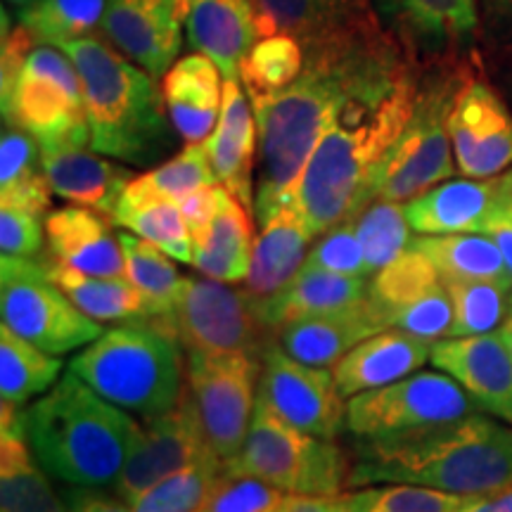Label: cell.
I'll return each instance as SVG.
<instances>
[{"label": "cell", "mask_w": 512, "mask_h": 512, "mask_svg": "<svg viewBox=\"0 0 512 512\" xmlns=\"http://www.w3.org/2000/svg\"><path fill=\"white\" fill-rule=\"evenodd\" d=\"M0 316L12 332L53 356L88 347L105 332L48 278L38 256L0 259Z\"/></svg>", "instance_id": "8fae6325"}, {"label": "cell", "mask_w": 512, "mask_h": 512, "mask_svg": "<svg viewBox=\"0 0 512 512\" xmlns=\"http://www.w3.org/2000/svg\"><path fill=\"white\" fill-rule=\"evenodd\" d=\"M188 43L216 62L226 81H240V64L256 43L254 0H190Z\"/></svg>", "instance_id": "4316f807"}, {"label": "cell", "mask_w": 512, "mask_h": 512, "mask_svg": "<svg viewBox=\"0 0 512 512\" xmlns=\"http://www.w3.org/2000/svg\"><path fill=\"white\" fill-rule=\"evenodd\" d=\"M368 294V278H349V275L304 266L283 290L268 299H259V313L268 328L280 330L294 320L320 316L361 302Z\"/></svg>", "instance_id": "f546056e"}, {"label": "cell", "mask_w": 512, "mask_h": 512, "mask_svg": "<svg viewBox=\"0 0 512 512\" xmlns=\"http://www.w3.org/2000/svg\"><path fill=\"white\" fill-rule=\"evenodd\" d=\"M34 3H38V0H5V5H10V8L15 10V15H19V12H24V10H29Z\"/></svg>", "instance_id": "91938a15"}, {"label": "cell", "mask_w": 512, "mask_h": 512, "mask_svg": "<svg viewBox=\"0 0 512 512\" xmlns=\"http://www.w3.org/2000/svg\"><path fill=\"white\" fill-rule=\"evenodd\" d=\"M48 278L67 294L88 318L98 323H128V320L150 318V304L145 294L138 290L126 275L121 278H105V275H91L76 271L50 259L38 256Z\"/></svg>", "instance_id": "4dcf8cb0"}, {"label": "cell", "mask_w": 512, "mask_h": 512, "mask_svg": "<svg viewBox=\"0 0 512 512\" xmlns=\"http://www.w3.org/2000/svg\"><path fill=\"white\" fill-rule=\"evenodd\" d=\"M332 512H354V510H351V508H349V505H347V503H344V498H342V494H339V496H335V498H332Z\"/></svg>", "instance_id": "94428289"}, {"label": "cell", "mask_w": 512, "mask_h": 512, "mask_svg": "<svg viewBox=\"0 0 512 512\" xmlns=\"http://www.w3.org/2000/svg\"><path fill=\"white\" fill-rule=\"evenodd\" d=\"M453 302L451 337L491 335L510 316L512 287L494 280H444Z\"/></svg>", "instance_id": "60d3db41"}, {"label": "cell", "mask_w": 512, "mask_h": 512, "mask_svg": "<svg viewBox=\"0 0 512 512\" xmlns=\"http://www.w3.org/2000/svg\"><path fill=\"white\" fill-rule=\"evenodd\" d=\"M349 489L418 484L458 496H489L512 486V425L494 415L356 439Z\"/></svg>", "instance_id": "7a4b0ae2"}, {"label": "cell", "mask_w": 512, "mask_h": 512, "mask_svg": "<svg viewBox=\"0 0 512 512\" xmlns=\"http://www.w3.org/2000/svg\"><path fill=\"white\" fill-rule=\"evenodd\" d=\"M261 358L252 354L190 351L185 361V394L204 439L223 465L238 456L259 399Z\"/></svg>", "instance_id": "7c38bea8"}, {"label": "cell", "mask_w": 512, "mask_h": 512, "mask_svg": "<svg viewBox=\"0 0 512 512\" xmlns=\"http://www.w3.org/2000/svg\"><path fill=\"white\" fill-rule=\"evenodd\" d=\"M432 356V344L399 328H389L356 344L332 368L335 382L344 399L387 387L403 377L418 373Z\"/></svg>", "instance_id": "cb8c5ba5"}, {"label": "cell", "mask_w": 512, "mask_h": 512, "mask_svg": "<svg viewBox=\"0 0 512 512\" xmlns=\"http://www.w3.org/2000/svg\"><path fill=\"white\" fill-rule=\"evenodd\" d=\"M110 0H38L19 12L17 24L34 36L38 46H57L95 36Z\"/></svg>", "instance_id": "f35d334b"}, {"label": "cell", "mask_w": 512, "mask_h": 512, "mask_svg": "<svg viewBox=\"0 0 512 512\" xmlns=\"http://www.w3.org/2000/svg\"><path fill=\"white\" fill-rule=\"evenodd\" d=\"M41 155L43 171L57 197L98 211L107 219H112L126 185L136 178L126 166L88 150V145L50 147L41 150Z\"/></svg>", "instance_id": "603a6c76"}, {"label": "cell", "mask_w": 512, "mask_h": 512, "mask_svg": "<svg viewBox=\"0 0 512 512\" xmlns=\"http://www.w3.org/2000/svg\"><path fill=\"white\" fill-rule=\"evenodd\" d=\"M285 491L247 475H230L223 470L200 512H273Z\"/></svg>", "instance_id": "7dc6e473"}, {"label": "cell", "mask_w": 512, "mask_h": 512, "mask_svg": "<svg viewBox=\"0 0 512 512\" xmlns=\"http://www.w3.org/2000/svg\"><path fill=\"white\" fill-rule=\"evenodd\" d=\"M256 38L292 36L299 43L347 27L375 12L373 0H254Z\"/></svg>", "instance_id": "1f68e13d"}, {"label": "cell", "mask_w": 512, "mask_h": 512, "mask_svg": "<svg viewBox=\"0 0 512 512\" xmlns=\"http://www.w3.org/2000/svg\"><path fill=\"white\" fill-rule=\"evenodd\" d=\"M216 181L254 211V166L259 155V128L252 100L240 81H223L221 117L204 140Z\"/></svg>", "instance_id": "7402d4cb"}, {"label": "cell", "mask_w": 512, "mask_h": 512, "mask_svg": "<svg viewBox=\"0 0 512 512\" xmlns=\"http://www.w3.org/2000/svg\"><path fill=\"white\" fill-rule=\"evenodd\" d=\"M444 283L427 254L420 249L408 247L399 259L377 271L370 280V297L375 299L382 309L389 311L392 323L396 313L406 309L408 304L418 302L427 292Z\"/></svg>", "instance_id": "7bdbcfd3"}, {"label": "cell", "mask_w": 512, "mask_h": 512, "mask_svg": "<svg viewBox=\"0 0 512 512\" xmlns=\"http://www.w3.org/2000/svg\"><path fill=\"white\" fill-rule=\"evenodd\" d=\"M484 235H489V238L496 242L498 249H501L505 264H508L512 273V202L496 216V221L486 228Z\"/></svg>", "instance_id": "db71d44e"}, {"label": "cell", "mask_w": 512, "mask_h": 512, "mask_svg": "<svg viewBox=\"0 0 512 512\" xmlns=\"http://www.w3.org/2000/svg\"><path fill=\"white\" fill-rule=\"evenodd\" d=\"M50 259L76 271L121 278L126 275L124 249L105 216L86 207H62L46 216Z\"/></svg>", "instance_id": "d4e9b609"}, {"label": "cell", "mask_w": 512, "mask_h": 512, "mask_svg": "<svg viewBox=\"0 0 512 512\" xmlns=\"http://www.w3.org/2000/svg\"><path fill=\"white\" fill-rule=\"evenodd\" d=\"M24 437L57 482L76 489L114 486L143 425L67 373L22 413Z\"/></svg>", "instance_id": "277c9868"}, {"label": "cell", "mask_w": 512, "mask_h": 512, "mask_svg": "<svg viewBox=\"0 0 512 512\" xmlns=\"http://www.w3.org/2000/svg\"><path fill=\"white\" fill-rule=\"evenodd\" d=\"M411 247L430 256L441 280H494L512 287V273L501 249L484 233L420 235Z\"/></svg>", "instance_id": "836d02e7"}, {"label": "cell", "mask_w": 512, "mask_h": 512, "mask_svg": "<svg viewBox=\"0 0 512 512\" xmlns=\"http://www.w3.org/2000/svg\"><path fill=\"white\" fill-rule=\"evenodd\" d=\"M304 69V48L297 38L278 34L256 38L240 64V83L249 100L285 91Z\"/></svg>", "instance_id": "ab89813d"}, {"label": "cell", "mask_w": 512, "mask_h": 512, "mask_svg": "<svg viewBox=\"0 0 512 512\" xmlns=\"http://www.w3.org/2000/svg\"><path fill=\"white\" fill-rule=\"evenodd\" d=\"M183 347L157 320H128L83 347L69 373L102 399L138 418H155L178 406L185 392Z\"/></svg>", "instance_id": "8992f818"}, {"label": "cell", "mask_w": 512, "mask_h": 512, "mask_svg": "<svg viewBox=\"0 0 512 512\" xmlns=\"http://www.w3.org/2000/svg\"><path fill=\"white\" fill-rule=\"evenodd\" d=\"M394 328L408 335L425 339V342H439V339L451 337L453 328V302L446 285L441 283L420 297L418 302L408 304L394 318Z\"/></svg>", "instance_id": "c3c4849f"}, {"label": "cell", "mask_w": 512, "mask_h": 512, "mask_svg": "<svg viewBox=\"0 0 512 512\" xmlns=\"http://www.w3.org/2000/svg\"><path fill=\"white\" fill-rule=\"evenodd\" d=\"M0 107L3 124L31 133L41 150L91 147L81 76L62 48L36 46L31 50L10 91L0 93Z\"/></svg>", "instance_id": "9c48e42d"}, {"label": "cell", "mask_w": 512, "mask_h": 512, "mask_svg": "<svg viewBox=\"0 0 512 512\" xmlns=\"http://www.w3.org/2000/svg\"><path fill=\"white\" fill-rule=\"evenodd\" d=\"M475 69L477 60L422 64L411 117L377 174L375 197L406 204L456 174L448 121L460 88Z\"/></svg>", "instance_id": "52a82bcc"}, {"label": "cell", "mask_w": 512, "mask_h": 512, "mask_svg": "<svg viewBox=\"0 0 512 512\" xmlns=\"http://www.w3.org/2000/svg\"><path fill=\"white\" fill-rule=\"evenodd\" d=\"M221 472L223 460L204 458L152 486L131 508L133 512H200Z\"/></svg>", "instance_id": "f6af8a7d"}, {"label": "cell", "mask_w": 512, "mask_h": 512, "mask_svg": "<svg viewBox=\"0 0 512 512\" xmlns=\"http://www.w3.org/2000/svg\"><path fill=\"white\" fill-rule=\"evenodd\" d=\"M394 328L392 316L373 297L320 313L304 320H294L278 330L280 349L297 361L325 368L337 366L363 339Z\"/></svg>", "instance_id": "44dd1931"}, {"label": "cell", "mask_w": 512, "mask_h": 512, "mask_svg": "<svg viewBox=\"0 0 512 512\" xmlns=\"http://www.w3.org/2000/svg\"><path fill=\"white\" fill-rule=\"evenodd\" d=\"M223 74L204 53H190L164 74L162 93L169 117L185 143H204L221 117Z\"/></svg>", "instance_id": "484cf974"}, {"label": "cell", "mask_w": 512, "mask_h": 512, "mask_svg": "<svg viewBox=\"0 0 512 512\" xmlns=\"http://www.w3.org/2000/svg\"><path fill=\"white\" fill-rule=\"evenodd\" d=\"M304 266L337 275H349V278H370L373 275L351 219L320 233L316 245L311 247L309 256H306Z\"/></svg>", "instance_id": "bcb514c9"}, {"label": "cell", "mask_w": 512, "mask_h": 512, "mask_svg": "<svg viewBox=\"0 0 512 512\" xmlns=\"http://www.w3.org/2000/svg\"><path fill=\"white\" fill-rule=\"evenodd\" d=\"M448 128L463 176L489 178L512 166V112L477 69L460 88Z\"/></svg>", "instance_id": "e0dca14e"}, {"label": "cell", "mask_w": 512, "mask_h": 512, "mask_svg": "<svg viewBox=\"0 0 512 512\" xmlns=\"http://www.w3.org/2000/svg\"><path fill=\"white\" fill-rule=\"evenodd\" d=\"M479 46L486 55L512 46V0H477Z\"/></svg>", "instance_id": "f907efd6"}, {"label": "cell", "mask_w": 512, "mask_h": 512, "mask_svg": "<svg viewBox=\"0 0 512 512\" xmlns=\"http://www.w3.org/2000/svg\"><path fill=\"white\" fill-rule=\"evenodd\" d=\"M463 512H512V486L498 494L477 496Z\"/></svg>", "instance_id": "9f6ffc18"}, {"label": "cell", "mask_w": 512, "mask_h": 512, "mask_svg": "<svg viewBox=\"0 0 512 512\" xmlns=\"http://www.w3.org/2000/svg\"><path fill=\"white\" fill-rule=\"evenodd\" d=\"M354 228L366 254L370 273L382 271L394 259L411 247V223L406 216V204L375 197L368 207L354 216Z\"/></svg>", "instance_id": "b9f144b4"}, {"label": "cell", "mask_w": 512, "mask_h": 512, "mask_svg": "<svg viewBox=\"0 0 512 512\" xmlns=\"http://www.w3.org/2000/svg\"><path fill=\"white\" fill-rule=\"evenodd\" d=\"M0 512H69L19 432H0Z\"/></svg>", "instance_id": "d6a6232c"}, {"label": "cell", "mask_w": 512, "mask_h": 512, "mask_svg": "<svg viewBox=\"0 0 512 512\" xmlns=\"http://www.w3.org/2000/svg\"><path fill=\"white\" fill-rule=\"evenodd\" d=\"M62 50L81 76L91 150L140 169L176 150L178 131L155 76L98 34Z\"/></svg>", "instance_id": "5b68a950"}, {"label": "cell", "mask_w": 512, "mask_h": 512, "mask_svg": "<svg viewBox=\"0 0 512 512\" xmlns=\"http://www.w3.org/2000/svg\"><path fill=\"white\" fill-rule=\"evenodd\" d=\"M498 335H501V339L505 342V347H508L510 356H512V311H510V316L505 318V323L501 325V330H498Z\"/></svg>", "instance_id": "680465c9"}, {"label": "cell", "mask_w": 512, "mask_h": 512, "mask_svg": "<svg viewBox=\"0 0 512 512\" xmlns=\"http://www.w3.org/2000/svg\"><path fill=\"white\" fill-rule=\"evenodd\" d=\"M430 361L463 384L484 413L512 425V356L498 332L439 339Z\"/></svg>", "instance_id": "ffe728a7"}, {"label": "cell", "mask_w": 512, "mask_h": 512, "mask_svg": "<svg viewBox=\"0 0 512 512\" xmlns=\"http://www.w3.org/2000/svg\"><path fill=\"white\" fill-rule=\"evenodd\" d=\"M304 69L285 91L252 100L256 155L254 216L266 223L294 204L299 181L316 145L344 102L382 93L418 64L382 27L377 12L304 43Z\"/></svg>", "instance_id": "6da1fadb"}, {"label": "cell", "mask_w": 512, "mask_h": 512, "mask_svg": "<svg viewBox=\"0 0 512 512\" xmlns=\"http://www.w3.org/2000/svg\"><path fill=\"white\" fill-rule=\"evenodd\" d=\"M354 512H463L477 496H458L418 484H380L344 491Z\"/></svg>", "instance_id": "ee69618b"}, {"label": "cell", "mask_w": 512, "mask_h": 512, "mask_svg": "<svg viewBox=\"0 0 512 512\" xmlns=\"http://www.w3.org/2000/svg\"><path fill=\"white\" fill-rule=\"evenodd\" d=\"M69 512H133L131 505L121 498L102 494V489H76L72 486L67 498Z\"/></svg>", "instance_id": "f5cc1de1"}, {"label": "cell", "mask_w": 512, "mask_h": 512, "mask_svg": "<svg viewBox=\"0 0 512 512\" xmlns=\"http://www.w3.org/2000/svg\"><path fill=\"white\" fill-rule=\"evenodd\" d=\"M46 240V219L10 207H0V249L3 256L36 259Z\"/></svg>", "instance_id": "681fc988"}, {"label": "cell", "mask_w": 512, "mask_h": 512, "mask_svg": "<svg viewBox=\"0 0 512 512\" xmlns=\"http://www.w3.org/2000/svg\"><path fill=\"white\" fill-rule=\"evenodd\" d=\"M259 399L294 430L320 439H337L347 420V403L335 375L309 366L273 347L264 354Z\"/></svg>", "instance_id": "9a60e30c"}, {"label": "cell", "mask_w": 512, "mask_h": 512, "mask_svg": "<svg viewBox=\"0 0 512 512\" xmlns=\"http://www.w3.org/2000/svg\"><path fill=\"white\" fill-rule=\"evenodd\" d=\"M60 356L38 349L12 332L0 328V401L22 408L24 403L43 396L55 387L62 375Z\"/></svg>", "instance_id": "e575fe53"}, {"label": "cell", "mask_w": 512, "mask_h": 512, "mask_svg": "<svg viewBox=\"0 0 512 512\" xmlns=\"http://www.w3.org/2000/svg\"><path fill=\"white\" fill-rule=\"evenodd\" d=\"M110 221L114 226L131 230L138 238L164 249L171 259L192 264L195 240H192L188 221H185L178 202L121 197Z\"/></svg>", "instance_id": "d590c367"}, {"label": "cell", "mask_w": 512, "mask_h": 512, "mask_svg": "<svg viewBox=\"0 0 512 512\" xmlns=\"http://www.w3.org/2000/svg\"><path fill=\"white\" fill-rule=\"evenodd\" d=\"M152 320L178 339L185 354H252L264 361L273 347L275 330L261 318L259 299L211 278H185L174 309Z\"/></svg>", "instance_id": "30bf717a"}, {"label": "cell", "mask_w": 512, "mask_h": 512, "mask_svg": "<svg viewBox=\"0 0 512 512\" xmlns=\"http://www.w3.org/2000/svg\"><path fill=\"white\" fill-rule=\"evenodd\" d=\"M223 470L264 479L285 494L335 498L349 489L351 456L335 439L294 430L256 399L245 444Z\"/></svg>", "instance_id": "ba28073f"}, {"label": "cell", "mask_w": 512, "mask_h": 512, "mask_svg": "<svg viewBox=\"0 0 512 512\" xmlns=\"http://www.w3.org/2000/svg\"><path fill=\"white\" fill-rule=\"evenodd\" d=\"M211 456L214 451L204 439L188 394L183 392V399L176 408L145 420L136 446L128 453L124 470L114 484V491L121 501L133 505L166 477Z\"/></svg>", "instance_id": "2e32d148"}, {"label": "cell", "mask_w": 512, "mask_h": 512, "mask_svg": "<svg viewBox=\"0 0 512 512\" xmlns=\"http://www.w3.org/2000/svg\"><path fill=\"white\" fill-rule=\"evenodd\" d=\"M254 219V211L219 183L214 219L200 238H195L192 266L204 278L219 283L247 280L254 252Z\"/></svg>", "instance_id": "83f0119b"}, {"label": "cell", "mask_w": 512, "mask_h": 512, "mask_svg": "<svg viewBox=\"0 0 512 512\" xmlns=\"http://www.w3.org/2000/svg\"><path fill=\"white\" fill-rule=\"evenodd\" d=\"M486 57H491V62H494V76L498 86H501V91L508 95L512 102V46Z\"/></svg>", "instance_id": "6f0895ef"}, {"label": "cell", "mask_w": 512, "mask_h": 512, "mask_svg": "<svg viewBox=\"0 0 512 512\" xmlns=\"http://www.w3.org/2000/svg\"><path fill=\"white\" fill-rule=\"evenodd\" d=\"M188 10L190 0H110L100 31L128 60L164 79L183 48Z\"/></svg>", "instance_id": "ac0fdd59"}, {"label": "cell", "mask_w": 512, "mask_h": 512, "mask_svg": "<svg viewBox=\"0 0 512 512\" xmlns=\"http://www.w3.org/2000/svg\"><path fill=\"white\" fill-rule=\"evenodd\" d=\"M418 76L420 67L389 91L347 100L330 121L294 195L316 238L375 200L377 174L411 117Z\"/></svg>", "instance_id": "3957f363"}, {"label": "cell", "mask_w": 512, "mask_h": 512, "mask_svg": "<svg viewBox=\"0 0 512 512\" xmlns=\"http://www.w3.org/2000/svg\"><path fill=\"white\" fill-rule=\"evenodd\" d=\"M382 27L415 64L477 60V0H373Z\"/></svg>", "instance_id": "5bb4252c"}, {"label": "cell", "mask_w": 512, "mask_h": 512, "mask_svg": "<svg viewBox=\"0 0 512 512\" xmlns=\"http://www.w3.org/2000/svg\"><path fill=\"white\" fill-rule=\"evenodd\" d=\"M484 413L451 375L418 370L387 387L370 389L347 401L344 430L356 439L389 437Z\"/></svg>", "instance_id": "4fadbf2b"}, {"label": "cell", "mask_w": 512, "mask_h": 512, "mask_svg": "<svg viewBox=\"0 0 512 512\" xmlns=\"http://www.w3.org/2000/svg\"><path fill=\"white\" fill-rule=\"evenodd\" d=\"M219 183L211 169L204 143H185L178 155L166 159L143 176H136L126 185L128 200H171L181 202L204 185Z\"/></svg>", "instance_id": "8d00e7d4"}, {"label": "cell", "mask_w": 512, "mask_h": 512, "mask_svg": "<svg viewBox=\"0 0 512 512\" xmlns=\"http://www.w3.org/2000/svg\"><path fill=\"white\" fill-rule=\"evenodd\" d=\"M510 202L512 169L489 178H448L406 202V216L420 235L486 233Z\"/></svg>", "instance_id": "d6986e66"}, {"label": "cell", "mask_w": 512, "mask_h": 512, "mask_svg": "<svg viewBox=\"0 0 512 512\" xmlns=\"http://www.w3.org/2000/svg\"><path fill=\"white\" fill-rule=\"evenodd\" d=\"M119 242L124 249L126 278L145 294L150 318L166 316L181 297L185 278L178 273L171 256L152 242L133 233H119Z\"/></svg>", "instance_id": "74e56055"}, {"label": "cell", "mask_w": 512, "mask_h": 512, "mask_svg": "<svg viewBox=\"0 0 512 512\" xmlns=\"http://www.w3.org/2000/svg\"><path fill=\"white\" fill-rule=\"evenodd\" d=\"M313 240L316 235L294 204L275 211L271 219L261 223L259 238L254 240L245 290L256 299H268L283 290L304 268Z\"/></svg>", "instance_id": "f1b7e54d"}, {"label": "cell", "mask_w": 512, "mask_h": 512, "mask_svg": "<svg viewBox=\"0 0 512 512\" xmlns=\"http://www.w3.org/2000/svg\"><path fill=\"white\" fill-rule=\"evenodd\" d=\"M216 200H219V183L204 185V188L195 190L192 195L185 197V200L178 202V207H181L185 221H188L192 240L200 238L204 230H207L211 219H214Z\"/></svg>", "instance_id": "816d5d0a"}, {"label": "cell", "mask_w": 512, "mask_h": 512, "mask_svg": "<svg viewBox=\"0 0 512 512\" xmlns=\"http://www.w3.org/2000/svg\"><path fill=\"white\" fill-rule=\"evenodd\" d=\"M273 512H332V498L285 494Z\"/></svg>", "instance_id": "11a10c76"}]
</instances>
